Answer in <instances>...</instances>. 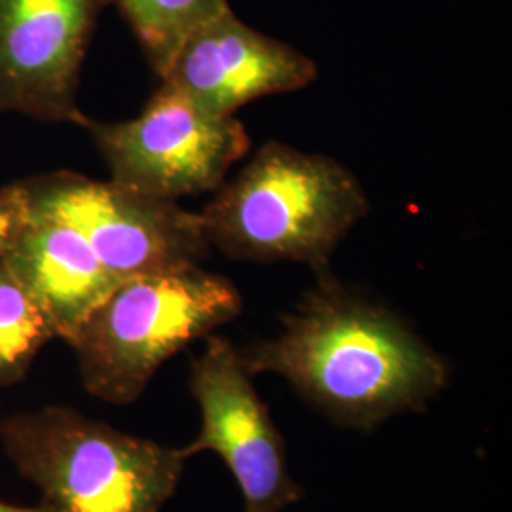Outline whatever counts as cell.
Here are the masks:
<instances>
[{"instance_id":"cell-4","label":"cell","mask_w":512,"mask_h":512,"mask_svg":"<svg viewBox=\"0 0 512 512\" xmlns=\"http://www.w3.org/2000/svg\"><path fill=\"white\" fill-rule=\"evenodd\" d=\"M0 442L44 512H160L186 459L65 406L0 421Z\"/></svg>"},{"instance_id":"cell-3","label":"cell","mask_w":512,"mask_h":512,"mask_svg":"<svg viewBox=\"0 0 512 512\" xmlns=\"http://www.w3.org/2000/svg\"><path fill=\"white\" fill-rule=\"evenodd\" d=\"M241 308L236 285L200 264L135 275L93 308L69 346L86 391L126 406L167 359L236 319Z\"/></svg>"},{"instance_id":"cell-9","label":"cell","mask_w":512,"mask_h":512,"mask_svg":"<svg viewBox=\"0 0 512 512\" xmlns=\"http://www.w3.org/2000/svg\"><path fill=\"white\" fill-rule=\"evenodd\" d=\"M315 78L308 55L249 27L230 8L186 38L160 80L209 114L236 116L256 99L304 90Z\"/></svg>"},{"instance_id":"cell-1","label":"cell","mask_w":512,"mask_h":512,"mask_svg":"<svg viewBox=\"0 0 512 512\" xmlns=\"http://www.w3.org/2000/svg\"><path fill=\"white\" fill-rule=\"evenodd\" d=\"M239 353L253 376L277 374L332 420L359 429L423 410L448 384V365L435 349L329 272L283 317L279 336Z\"/></svg>"},{"instance_id":"cell-5","label":"cell","mask_w":512,"mask_h":512,"mask_svg":"<svg viewBox=\"0 0 512 512\" xmlns=\"http://www.w3.org/2000/svg\"><path fill=\"white\" fill-rule=\"evenodd\" d=\"M84 129L109 165L112 183L167 202L215 192L251 148L236 116L209 114L167 82L137 118L118 124L88 118Z\"/></svg>"},{"instance_id":"cell-14","label":"cell","mask_w":512,"mask_h":512,"mask_svg":"<svg viewBox=\"0 0 512 512\" xmlns=\"http://www.w3.org/2000/svg\"><path fill=\"white\" fill-rule=\"evenodd\" d=\"M0 512H44L40 507L35 509H29V507H14V505H8L4 501H0Z\"/></svg>"},{"instance_id":"cell-2","label":"cell","mask_w":512,"mask_h":512,"mask_svg":"<svg viewBox=\"0 0 512 512\" xmlns=\"http://www.w3.org/2000/svg\"><path fill=\"white\" fill-rule=\"evenodd\" d=\"M370 203L348 167L323 154L266 143L200 213L211 249L234 260L308 264L329 272L330 256Z\"/></svg>"},{"instance_id":"cell-10","label":"cell","mask_w":512,"mask_h":512,"mask_svg":"<svg viewBox=\"0 0 512 512\" xmlns=\"http://www.w3.org/2000/svg\"><path fill=\"white\" fill-rule=\"evenodd\" d=\"M4 260L48 313L57 338L67 344L93 308L120 283L76 228L33 207Z\"/></svg>"},{"instance_id":"cell-11","label":"cell","mask_w":512,"mask_h":512,"mask_svg":"<svg viewBox=\"0 0 512 512\" xmlns=\"http://www.w3.org/2000/svg\"><path fill=\"white\" fill-rule=\"evenodd\" d=\"M147 55L160 78L186 38L211 19L230 10L228 0H110Z\"/></svg>"},{"instance_id":"cell-6","label":"cell","mask_w":512,"mask_h":512,"mask_svg":"<svg viewBox=\"0 0 512 512\" xmlns=\"http://www.w3.org/2000/svg\"><path fill=\"white\" fill-rule=\"evenodd\" d=\"M21 183L31 207L76 228L118 281L200 264L211 251L200 213L177 202L71 171Z\"/></svg>"},{"instance_id":"cell-8","label":"cell","mask_w":512,"mask_h":512,"mask_svg":"<svg viewBox=\"0 0 512 512\" xmlns=\"http://www.w3.org/2000/svg\"><path fill=\"white\" fill-rule=\"evenodd\" d=\"M110 0H0V116L84 128L76 92L97 18Z\"/></svg>"},{"instance_id":"cell-13","label":"cell","mask_w":512,"mask_h":512,"mask_svg":"<svg viewBox=\"0 0 512 512\" xmlns=\"http://www.w3.org/2000/svg\"><path fill=\"white\" fill-rule=\"evenodd\" d=\"M29 217L31 202L23 183L4 186L0 190V258L6 255Z\"/></svg>"},{"instance_id":"cell-12","label":"cell","mask_w":512,"mask_h":512,"mask_svg":"<svg viewBox=\"0 0 512 512\" xmlns=\"http://www.w3.org/2000/svg\"><path fill=\"white\" fill-rule=\"evenodd\" d=\"M57 338L54 323L0 258V389L18 384L38 351Z\"/></svg>"},{"instance_id":"cell-7","label":"cell","mask_w":512,"mask_h":512,"mask_svg":"<svg viewBox=\"0 0 512 512\" xmlns=\"http://www.w3.org/2000/svg\"><path fill=\"white\" fill-rule=\"evenodd\" d=\"M190 391L202 412V429L181 452L190 458L213 452L236 478L243 512H283L300 499L287 469V450L268 406L256 393L253 374L239 349L209 334L190 366Z\"/></svg>"}]
</instances>
